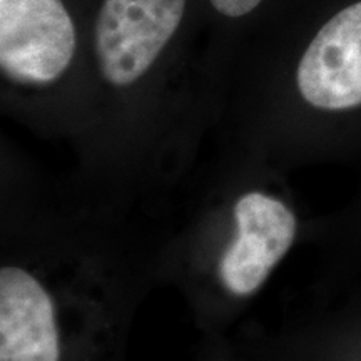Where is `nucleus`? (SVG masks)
<instances>
[{"instance_id": "nucleus-2", "label": "nucleus", "mask_w": 361, "mask_h": 361, "mask_svg": "<svg viewBox=\"0 0 361 361\" xmlns=\"http://www.w3.org/2000/svg\"><path fill=\"white\" fill-rule=\"evenodd\" d=\"M74 52V22L61 0H0V67L13 82H54Z\"/></svg>"}, {"instance_id": "nucleus-1", "label": "nucleus", "mask_w": 361, "mask_h": 361, "mask_svg": "<svg viewBox=\"0 0 361 361\" xmlns=\"http://www.w3.org/2000/svg\"><path fill=\"white\" fill-rule=\"evenodd\" d=\"M231 234L216 259V279L231 298H251L291 250L298 219L283 200L263 189L239 194L231 211Z\"/></svg>"}, {"instance_id": "nucleus-4", "label": "nucleus", "mask_w": 361, "mask_h": 361, "mask_svg": "<svg viewBox=\"0 0 361 361\" xmlns=\"http://www.w3.org/2000/svg\"><path fill=\"white\" fill-rule=\"evenodd\" d=\"M64 305L34 266L0 269V361H61Z\"/></svg>"}, {"instance_id": "nucleus-3", "label": "nucleus", "mask_w": 361, "mask_h": 361, "mask_svg": "<svg viewBox=\"0 0 361 361\" xmlns=\"http://www.w3.org/2000/svg\"><path fill=\"white\" fill-rule=\"evenodd\" d=\"M186 0H104L96 52L104 79L116 87L137 82L180 24Z\"/></svg>"}, {"instance_id": "nucleus-5", "label": "nucleus", "mask_w": 361, "mask_h": 361, "mask_svg": "<svg viewBox=\"0 0 361 361\" xmlns=\"http://www.w3.org/2000/svg\"><path fill=\"white\" fill-rule=\"evenodd\" d=\"M301 97L323 111L361 106V2L343 8L316 34L296 72Z\"/></svg>"}, {"instance_id": "nucleus-6", "label": "nucleus", "mask_w": 361, "mask_h": 361, "mask_svg": "<svg viewBox=\"0 0 361 361\" xmlns=\"http://www.w3.org/2000/svg\"><path fill=\"white\" fill-rule=\"evenodd\" d=\"M213 7L226 17H243L259 6L261 0H211Z\"/></svg>"}]
</instances>
